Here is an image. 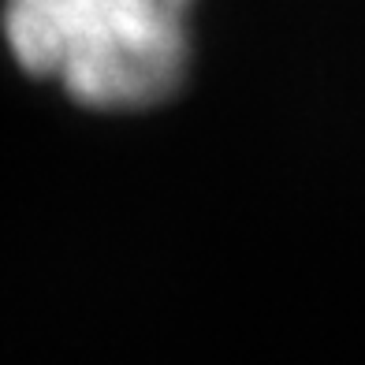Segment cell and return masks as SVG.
I'll return each mask as SVG.
<instances>
[{
  "mask_svg": "<svg viewBox=\"0 0 365 365\" xmlns=\"http://www.w3.org/2000/svg\"><path fill=\"white\" fill-rule=\"evenodd\" d=\"M194 0H8L4 38L30 75L78 105L145 108L179 90Z\"/></svg>",
  "mask_w": 365,
  "mask_h": 365,
  "instance_id": "1",
  "label": "cell"
}]
</instances>
